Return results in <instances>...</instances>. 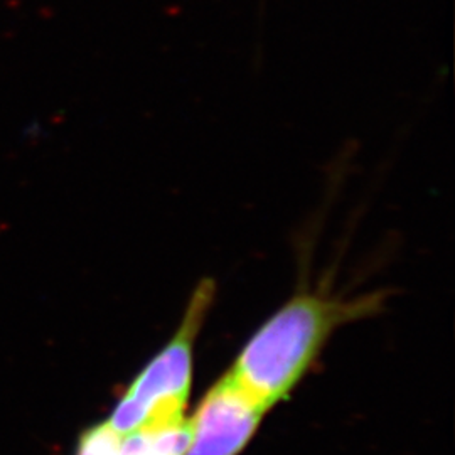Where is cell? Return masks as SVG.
Masks as SVG:
<instances>
[{"mask_svg":"<svg viewBox=\"0 0 455 455\" xmlns=\"http://www.w3.org/2000/svg\"><path fill=\"white\" fill-rule=\"evenodd\" d=\"M383 300L376 292L342 297L321 287L299 289L255 331L228 373L272 408L289 398L339 327L371 317Z\"/></svg>","mask_w":455,"mask_h":455,"instance_id":"cell-1","label":"cell"},{"mask_svg":"<svg viewBox=\"0 0 455 455\" xmlns=\"http://www.w3.org/2000/svg\"><path fill=\"white\" fill-rule=\"evenodd\" d=\"M210 278L197 283L171 341L132 381L107 423L118 435L184 417L193 381L196 339L214 302Z\"/></svg>","mask_w":455,"mask_h":455,"instance_id":"cell-2","label":"cell"},{"mask_svg":"<svg viewBox=\"0 0 455 455\" xmlns=\"http://www.w3.org/2000/svg\"><path fill=\"white\" fill-rule=\"evenodd\" d=\"M268 408L225 373L201 400L191 420L193 439L184 455H238Z\"/></svg>","mask_w":455,"mask_h":455,"instance_id":"cell-3","label":"cell"},{"mask_svg":"<svg viewBox=\"0 0 455 455\" xmlns=\"http://www.w3.org/2000/svg\"><path fill=\"white\" fill-rule=\"evenodd\" d=\"M122 435L107 422L88 428L78 442L76 455H118Z\"/></svg>","mask_w":455,"mask_h":455,"instance_id":"cell-4","label":"cell"}]
</instances>
